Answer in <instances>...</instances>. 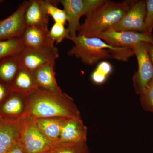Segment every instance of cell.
<instances>
[{
    "mask_svg": "<svg viewBox=\"0 0 153 153\" xmlns=\"http://www.w3.org/2000/svg\"><path fill=\"white\" fill-rule=\"evenodd\" d=\"M6 153H27L21 141H19Z\"/></svg>",
    "mask_w": 153,
    "mask_h": 153,
    "instance_id": "28",
    "label": "cell"
},
{
    "mask_svg": "<svg viewBox=\"0 0 153 153\" xmlns=\"http://www.w3.org/2000/svg\"><path fill=\"white\" fill-rule=\"evenodd\" d=\"M146 13L145 1H132L130 8L120 21L112 28L117 31L144 33Z\"/></svg>",
    "mask_w": 153,
    "mask_h": 153,
    "instance_id": "10",
    "label": "cell"
},
{
    "mask_svg": "<svg viewBox=\"0 0 153 153\" xmlns=\"http://www.w3.org/2000/svg\"><path fill=\"white\" fill-rule=\"evenodd\" d=\"M49 38L54 43L59 44L65 39L69 40V32L65 25L60 23H55L49 30Z\"/></svg>",
    "mask_w": 153,
    "mask_h": 153,
    "instance_id": "24",
    "label": "cell"
},
{
    "mask_svg": "<svg viewBox=\"0 0 153 153\" xmlns=\"http://www.w3.org/2000/svg\"><path fill=\"white\" fill-rule=\"evenodd\" d=\"M112 70V66L110 63L106 61H101L92 72L91 76V80L96 84H103L111 74Z\"/></svg>",
    "mask_w": 153,
    "mask_h": 153,
    "instance_id": "22",
    "label": "cell"
},
{
    "mask_svg": "<svg viewBox=\"0 0 153 153\" xmlns=\"http://www.w3.org/2000/svg\"><path fill=\"white\" fill-rule=\"evenodd\" d=\"M132 1L105 0L104 3L86 16L81 25L78 36L95 37L120 21L131 6Z\"/></svg>",
    "mask_w": 153,
    "mask_h": 153,
    "instance_id": "3",
    "label": "cell"
},
{
    "mask_svg": "<svg viewBox=\"0 0 153 153\" xmlns=\"http://www.w3.org/2000/svg\"><path fill=\"white\" fill-rule=\"evenodd\" d=\"M55 117L81 116L73 99L63 91L52 92L39 88L27 97L26 110L22 119Z\"/></svg>",
    "mask_w": 153,
    "mask_h": 153,
    "instance_id": "1",
    "label": "cell"
},
{
    "mask_svg": "<svg viewBox=\"0 0 153 153\" xmlns=\"http://www.w3.org/2000/svg\"><path fill=\"white\" fill-rule=\"evenodd\" d=\"M2 118V117H1V116H0V120H1V119Z\"/></svg>",
    "mask_w": 153,
    "mask_h": 153,
    "instance_id": "31",
    "label": "cell"
},
{
    "mask_svg": "<svg viewBox=\"0 0 153 153\" xmlns=\"http://www.w3.org/2000/svg\"><path fill=\"white\" fill-rule=\"evenodd\" d=\"M11 85L13 91L18 92L26 97L39 88L32 72L22 64Z\"/></svg>",
    "mask_w": 153,
    "mask_h": 153,
    "instance_id": "16",
    "label": "cell"
},
{
    "mask_svg": "<svg viewBox=\"0 0 153 153\" xmlns=\"http://www.w3.org/2000/svg\"><path fill=\"white\" fill-rule=\"evenodd\" d=\"M147 48L153 65V44L146 43Z\"/></svg>",
    "mask_w": 153,
    "mask_h": 153,
    "instance_id": "29",
    "label": "cell"
},
{
    "mask_svg": "<svg viewBox=\"0 0 153 153\" xmlns=\"http://www.w3.org/2000/svg\"><path fill=\"white\" fill-rule=\"evenodd\" d=\"M50 153H90L86 142L76 143H58L49 151Z\"/></svg>",
    "mask_w": 153,
    "mask_h": 153,
    "instance_id": "21",
    "label": "cell"
},
{
    "mask_svg": "<svg viewBox=\"0 0 153 153\" xmlns=\"http://www.w3.org/2000/svg\"><path fill=\"white\" fill-rule=\"evenodd\" d=\"M138 62V68L133 76V83L136 93L140 95L153 79V65L151 60L146 43L140 42L132 48Z\"/></svg>",
    "mask_w": 153,
    "mask_h": 153,
    "instance_id": "5",
    "label": "cell"
},
{
    "mask_svg": "<svg viewBox=\"0 0 153 153\" xmlns=\"http://www.w3.org/2000/svg\"><path fill=\"white\" fill-rule=\"evenodd\" d=\"M11 85L0 80V104L13 92Z\"/></svg>",
    "mask_w": 153,
    "mask_h": 153,
    "instance_id": "27",
    "label": "cell"
},
{
    "mask_svg": "<svg viewBox=\"0 0 153 153\" xmlns=\"http://www.w3.org/2000/svg\"><path fill=\"white\" fill-rule=\"evenodd\" d=\"M55 66V61H52L32 72L39 88L52 92L62 91L56 81Z\"/></svg>",
    "mask_w": 153,
    "mask_h": 153,
    "instance_id": "14",
    "label": "cell"
},
{
    "mask_svg": "<svg viewBox=\"0 0 153 153\" xmlns=\"http://www.w3.org/2000/svg\"><path fill=\"white\" fill-rule=\"evenodd\" d=\"M3 1H2V0H0V4H1V3H2Z\"/></svg>",
    "mask_w": 153,
    "mask_h": 153,
    "instance_id": "30",
    "label": "cell"
},
{
    "mask_svg": "<svg viewBox=\"0 0 153 153\" xmlns=\"http://www.w3.org/2000/svg\"><path fill=\"white\" fill-rule=\"evenodd\" d=\"M20 141L27 153H46L55 145L47 139L36 125L34 119H23Z\"/></svg>",
    "mask_w": 153,
    "mask_h": 153,
    "instance_id": "6",
    "label": "cell"
},
{
    "mask_svg": "<svg viewBox=\"0 0 153 153\" xmlns=\"http://www.w3.org/2000/svg\"><path fill=\"white\" fill-rule=\"evenodd\" d=\"M54 44L37 48H25L20 54L21 64L31 72L59 57Z\"/></svg>",
    "mask_w": 153,
    "mask_h": 153,
    "instance_id": "8",
    "label": "cell"
},
{
    "mask_svg": "<svg viewBox=\"0 0 153 153\" xmlns=\"http://www.w3.org/2000/svg\"><path fill=\"white\" fill-rule=\"evenodd\" d=\"M25 48L22 38L0 41V60L20 54Z\"/></svg>",
    "mask_w": 153,
    "mask_h": 153,
    "instance_id": "20",
    "label": "cell"
},
{
    "mask_svg": "<svg viewBox=\"0 0 153 153\" xmlns=\"http://www.w3.org/2000/svg\"><path fill=\"white\" fill-rule=\"evenodd\" d=\"M87 135V127L83 123L82 118H68L62 127L58 143L86 142Z\"/></svg>",
    "mask_w": 153,
    "mask_h": 153,
    "instance_id": "12",
    "label": "cell"
},
{
    "mask_svg": "<svg viewBox=\"0 0 153 153\" xmlns=\"http://www.w3.org/2000/svg\"><path fill=\"white\" fill-rule=\"evenodd\" d=\"M69 40L74 45L68 51V55L80 59L84 64L89 66L106 59H116L126 62L134 55L131 49L114 48L96 37L76 35Z\"/></svg>",
    "mask_w": 153,
    "mask_h": 153,
    "instance_id": "2",
    "label": "cell"
},
{
    "mask_svg": "<svg viewBox=\"0 0 153 153\" xmlns=\"http://www.w3.org/2000/svg\"><path fill=\"white\" fill-rule=\"evenodd\" d=\"M50 153V152H49H49H47V153Z\"/></svg>",
    "mask_w": 153,
    "mask_h": 153,
    "instance_id": "32",
    "label": "cell"
},
{
    "mask_svg": "<svg viewBox=\"0 0 153 153\" xmlns=\"http://www.w3.org/2000/svg\"><path fill=\"white\" fill-rule=\"evenodd\" d=\"M146 1V13L144 22L145 33H152L153 30V0Z\"/></svg>",
    "mask_w": 153,
    "mask_h": 153,
    "instance_id": "26",
    "label": "cell"
},
{
    "mask_svg": "<svg viewBox=\"0 0 153 153\" xmlns=\"http://www.w3.org/2000/svg\"><path fill=\"white\" fill-rule=\"evenodd\" d=\"M48 28L27 27L22 36L25 48H37L54 44L49 38Z\"/></svg>",
    "mask_w": 153,
    "mask_h": 153,
    "instance_id": "18",
    "label": "cell"
},
{
    "mask_svg": "<svg viewBox=\"0 0 153 153\" xmlns=\"http://www.w3.org/2000/svg\"><path fill=\"white\" fill-rule=\"evenodd\" d=\"M20 54L0 60V80L11 85L21 66Z\"/></svg>",
    "mask_w": 153,
    "mask_h": 153,
    "instance_id": "19",
    "label": "cell"
},
{
    "mask_svg": "<svg viewBox=\"0 0 153 153\" xmlns=\"http://www.w3.org/2000/svg\"><path fill=\"white\" fill-rule=\"evenodd\" d=\"M28 3L29 1H24L12 15L0 20V41L22 38L27 27L25 13Z\"/></svg>",
    "mask_w": 153,
    "mask_h": 153,
    "instance_id": "9",
    "label": "cell"
},
{
    "mask_svg": "<svg viewBox=\"0 0 153 153\" xmlns=\"http://www.w3.org/2000/svg\"><path fill=\"white\" fill-rule=\"evenodd\" d=\"M57 1L43 0V4L48 16L52 17L55 23H60L65 25L67 21V16L63 10L57 7Z\"/></svg>",
    "mask_w": 153,
    "mask_h": 153,
    "instance_id": "23",
    "label": "cell"
},
{
    "mask_svg": "<svg viewBox=\"0 0 153 153\" xmlns=\"http://www.w3.org/2000/svg\"><path fill=\"white\" fill-rule=\"evenodd\" d=\"M110 46L117 48L132 49L140 42L153 44L152 33H139L134 31H117L112 27L96 36Z\"/></svg>",
    "mask_w": 153,
    "mask_h": 153,
    "instance_id": "7",
    "label": "cell"
},
{
    "mask_svg": "<svg viewBox=\"0 0 153 153\" xmlns=\"http://www.w3.org/2000/svg\"><path fill=\"white\" fill-rule=\"evenodd\" d=\"M27 97L13 91L0 104V116L2 118L22 119L25 113Z\"/></svg>",
    "mask_w": 153,
    "mask_h": 153,
    "instance_id": "13",
    "label": "cell"
},
{
    "mask_svg": "<svg viewBox=\"0 0 153 153\" xmlns=\"http://www.w3.org/2000/svg\"><path fill=\"white\" fill-rule=\"evenodd\" d=\"M140 102L144 109L153 113V79L140 95Z\"/></svg>",
    "mask_w": 153,
    "mask_h": 153,
    "instance_id": "25",
    "label": "cell"
},
{
    "mask_svg": "<svg viewBox=\"0 0 153 153\" xmlns=\"http://www.w3.org/2000/svg\"><path fill=\"white\" fill-rule=\"evenodd\" d=\"M49 16L43 4V0L29 1L25 13L26 27L48 28Z\"/></svg>",
    "mask_w": 153,
    "mask_h": 153,
    "instance_id": "15",
    "label": "cell"
},
{
    "mask_svg": "<svg viewBox=\"0 0 153 153\" xmlns=\"http://www.w3.org/2000/svg\"><path fill=\"white\" fill-rule=\"evenodd\" d=\"M105 0H60L67 16L69 39L76 36L80 27L79 20L83 16H87L91 12L104 2Z\"/></svg>",
    "mask_w": 153,
    "mask_h": 153,
    "instance_id": "4",
    "label": "cell"
},
{
    "mask_svg": "<svg viewBox=\"0 0 153 153\" xmlns=\"http://www.w3.org/2000/svg\"><path fill=\"white\" fill-rule=\"evenodd\" d=\"M23 119L2 118L0 120V153H6L19 141Z\"/></svg>",
    "mask_w": 153,
    "mask_h": 153,
    "instance_id": "11",
    "label": "cell"
},
{
    "mask_svg": "<svg viewBox=\"0 0 153 153\" xmlns=\"http://www.w3.org/2000/svg\"><path fill=\"white\" fill-rule=\"evenodd\" d=\"M68 118L55 117L34 119L42 134L52 144L58 143L61 130Z\"/></svg>",
    "mask_w": 153,
    "mask_h": 153,
    "instance_id": "17",
    "label": "cell"
}]
</instances>
